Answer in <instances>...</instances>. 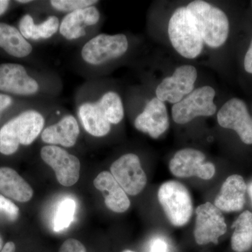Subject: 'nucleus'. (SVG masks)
<instances>
[{
    "label": "nucleus",
    "instance_id": "nucleus-1",
    "mask_svg": "<svg viewBox=\"0 0 252 252\" xmlns=\"http://www.w3.org/2000/svg\"><path fill=\"white\" fill-rule=\"evenodd\" d=\"M77 110L84 130L94 137L108 135L112 126L120 124L125 114L122 99L114 91L104 93L97 99L84 101Z\"/></svg>",
    "mask_w": 252,
    "mask_h": 252
},
{
    "label": "nucleus",
    "instance_id": "nucleus-2",
    "mask_svg": "<svg viewBox=\"0 0 252 252\" xmlns=\"http://www.w3.org/2000/svg\"><path fill=\"white\" fill-rule=\"evenodd\" d=\"M45 118L39 111L28 109L6 122L0 129V153L9 156L20 145L29 146L41 135Z\"/></svg>",
    "mask_w": 252,
    "mask_h": 252
},
{
    "label": "nucleus",
    "instance_id": "nucleus-3",
    "mask_svg": "<svg viewBox=\"0 0 252 252\" xmlns=\"http://www.w3.org/2000/svg\"><path fill=\"white\" fill-rule=\"evenodd\" d=\"M187 8L194 18L203 42L212 48L224 44L229 33V22L222 10L199 0L192 1Z\"/></svg>",
    "mask_w": 252,
    "mask_h": 252
},
{
    "label": "nucleus",
    "instance_id": "nucleus-4",
    "mask_svg": "<svg viewBox=\"0 0 252 252\" xmlns=\"http://www.w3.org/2000/svg\"><path fill=\"white\" fill-rule=\"evenodd\" d=\"M168 34L174 49L186 59H195L202 52L203 39L187 7L175 10L169 21Z\"/></svg>",
    "mask_w": 252,
    "mask_h": 252
},
{
    "label": "nucleus",
    "instance_id": "nucleus-5",
    "mask_svg": "<svg viewBox=\"0 0 252 252\" xmlns=\"http://www.w3.org/2000/svg\"><path fill=\"white\" fill-rule=\"evenodd\" d=\"M158 199L172 225H187L193 215V202L188 189L175 180L164 182L158 191Z\"/></svg>",
    "mask_w": 252,
    "mask_h": 252
},
{
    "label": "nucleus",
    "instance_id": "nucleus-6",
    "mask_svg": "<svg viewBox=\"0 0 252 252\" xmlns=\"http://www.w3.org/2000/svg\"><path fill=\"white\" fill-rule=\"evenodd\" d=\"M125 34H99L89 39L81 49V58L86 64L100 66L122 57L128 49Z\"/></svg>",
    "mask_w": 252,
    "mask_h": 252
},
{
    "label": "nucleus",
    "instance_id": "nucleus-7",
    "mask_svg": "<svg viewBox=\"0 0 252 252\" xmlns=\"http://www.w3.org/2000/svg\"><path fill=\"white\" fill-rule=\"evenodd\" d=\"M215 91L211 86H203L193 90L180 102L174 104L172 119L178 124H186L198 117H211L216 113L214 103Z\"/></svg>",
    "mask_w": 252,
    "mask_h": 252
},
{
    "label": "nucleus",
    "instance_id": "nucleus-8",
    "mask_svg": "<svg viewBox=\"0 0 252 252\" xmlns=\"http://www.w3.org/2000/svg\"><path fill=\"white\" fill-rule=\"evenodd\" d=\"M193 235L199 245L217 244L227 231L223 214L213 204L207 202L197 207Z\"/></svg>",
    "mask_w": 252,
    "mask_h": 252
},
{
    "label": "nucleus",
    "instance_id": "nucleus-9",
    "mask_svg": "<svg viewBox=\"0 0 252 252\" xmlns=\"http://www.w3.org/2000/svg\"><path fill=\"white\" fill-rule=\"evenodd\" d=\"M43 161L49 165L56 174L58 182L64 187L75 185L80 175V160L59 146L45 145L41 149Z\"/></svg>",
    "mask_w": 252,
    "mask_h": 252
},
{
    "label": "nucleus",
    "instance_id": "nucleus-10",
    "mask_svg": "<svg viewBox=\"0 0 252 252\" xmlns=\"http://www.w3.org/2000/svg\"><path fill=\"white\" fill-rule=\"evenodd\" d=\"M205 155L200 151L184 149L172 157L169 168L174 176L180 178L197 177L204 180H211L216 172L215 165L205 162Z\"/></svg>",
    "mask_w": 252,
    "mask_h": 252
},
{
    "label": "nucleus",
    "instance_id": "nucleus-11",
    "mask_svg": "<svg viewBox=\"0 0 252 252\" xmlns=\"http://www.w3.org/2000/svg\"><path fill=\"white\" fill-rule=\"evenodd\" d=\"M110 171L128 195H138L147 185V175L141 165L140 158L135 154L122 156L113 162Z\"/></svg>",
    "mask_w": 252,
    "mask_h": 252
},
{
    "label": "nucleus",
    "instance_id": "nucleus-12",
    "mask_svg": "<svg viewBox=\"0 0 252 252\" xmlns=\"http://www.w3.org/2000/svg\"><path fill=\"white\" fill-rule=\"evenodd\" d=\"M196 79L197 71L193 66H181L171 77L165 78L158 86L157 98L163 102L177 103L193 91Z\"/></svg>",
    "mask_w": 252,
    "mask_h": 252
},
{
    "label": "nucleus",
    "instance_id": "nucleus-13",
    "mask_svg": "<svg viewBox=\"0 0 252 252\" xmlns=\"http://www.w3.org/2000/svg\"><path fill=\"white\" fill-rule=\"evenodd\" d=\"M217 121L222 127L235 130L244 143L252 144V119L243 100L233 98L225 102L219 111Z\"/></svg>",
    "mask_w": 252,
    "mask_h": 252
},
{
    "label": "nucleus",
    "instance_id": "nucleus-14",
    "mask_svg": "<svg viewBox=\"0 0 252 252\" xmlns=\"http://www.w3.org/2000/svg\"><path fill=\"white\" fill-rule=\"evenodd\" d=\"M0 91L21 96H32L40 91L38 81L28 74L22 64H0Z\"/></svg>",
    "mask_w": 252,
    "mask_h": 252
},
{
    "label": "nucleus",
    "instance_id": "nucleus-15",
    "mask_svg": "<svg viewBox=\"0 0 252 252\" xmlns=\"http://www.w3.org/2000/svg\"><path fill=\"white\" fill-rule=\"evenodd\" d=\"M100 20V12L95 6H89L64 15L60 23L59 33L67 41H76L87 34Z\"/></svg>",
    "mask_w": 252,
    "mask_h": 252
},
{
    "label": "nucleus",
    "instance_id": "nucleus-16",
    "mask_svg": "<svg viewBox=\"0 0 252 252\" xmlns=\"http://www.w3.org/2000/svg\"><path fill=\"white\" fill-rule=\"evenodd\" d=\"M135 128L157 139L167 130L169 117L165 103L157 97L149 101L143 112L136 117Z\"/></svg>",
    "mask_w": 252,
    "mask_h": 252
},
{
    "label": "nucleus",
    "instance_id": "nucleus-17",
    "mask_svg": "<svg viewBox=\"0 0 252 252\" xmlns=\"http://www.w3.org/2000/svg\"><path fill=\"white\" fill-rule=\"evenodd\" d=\"M80 135V127L77 118L65 114L52 125L44 127L41 139L46 145L71 148L77 143Z\"/></svg>",
    "mask_w": 252,
    "mask_h": 252
},
{
    "label": "nucleus",
    "instance_id": "nucleus-18",
    "mask_svg": "<svg viewBox=\"0 0 252 252\" xmlns=\"http://www.w3.org/2000/svg\"><path fill=\"white\" fill-rule=\"evenodd\" d=\"M247 189L248 187L242 176H230L222 185L214 205L220 211H241L245 206Z\"/></svg>",
    "mask_w": 252,
    "mask_h": 252
},
{
    "label": "nucleus",
    "instance_id": "nucleus-19",
    "mask_svg": "<svg viewBox=\"0 0 252 252\" xmlns=\"http://www.w3.org/2000/svg\"><path fill=\"white\" fill-rule=\"evenodd\" d=\"M94 186L102 193L106 207L116 213H124L128 210L130 201L127 194L118 183L111 172H100L94 180Z\"/></svg>",
    "mask_w": 252,
    "mask_h": 252
},
{
    "label": "nucleus",
    "instance_id": "nucleus-20",
    "mask_svg": "<svg viewBox=\"0 0 252 252\" xmlns=\"http://www.w3.org/2000/svg\"><path fill=\"white\" fill-rule=\"evenodd\" d=\"M0 193L20 203H27L33 196V189L14 169L0 167Z\"/></svg>",
    "mask_w": 252,
    "mask_h": 252
},
{
    "label": "nucleus",
    "instance_id": "nucleus-21",
    "mask_svg": "<svg viewBox=\"0 0 252 252\" xmlns=\"http://www.w3.org/2000/svg\"><path fill=\"white\" fill-rule=\"evenodd\" d=\"M61 20L55 15L48 16L44 21L35 23L31 14H26L19 22V31L25 39L32 41L47 40L59 31Z\"/></svg>",
    "mask_w": 252,
    "mask_h": 252
},
{
    "label": "nucleus",
    "instance_id": "nucleus-22",
    "mask_svg": "<svg viewBox=\"0 0 252 252\" xmlns=\"http://www.w3.org/2000/svg\"><path fill=\"white\" fill-rule=\"evenodd\" d=\"M0 47L18 59L28 57L33 51L32 45L23 37L19 30L4 23H0Z\"/></svg>",
    "mask_w": 252,
    "mask_h": 252
},
{
    "label": "nucleus",
    "instance_id": "nucleus-23",
    "mask_svg": "<svg viewBox=\"0 0 252 252\" xmlns=\"http://www.w3.org/2000/svg\"><path fill=\"white\" fill-rule=\"evenodd\" d=\"M234 229L231 237L232 250L246 252L252 248V212H243L232 225Z\"/></svg>",
    "mask_w": 252,
    "mask_h": 252
},
{
    "label": "nucleus",
    "instance_id": "nucleus-24",
    "mask_svg": "<svg viewBox=\"0 0 252 252\" xmlns=\"http://www.w3.org/2000/svg\"><path fill=\"white\" fill-rule=\"evenodd\" d=\"M77 204L72 198H66L60 202L56 209L54 220L56 232L63 231L69 226L74 220Z\"/></svg>",
    "mask_w": 252,
    "mask_h": 252
},
{
    "label": "nucleus",
    "instance_id": "nucleus-25",
    "mask_svg": "<svg viewBox=\"0 0 252 252\" xmlns=\"http://www.w3.org/2000/svg\"><path fill=\"white\" fill-rule=\"evenodd\" d=\"M98 2L96 0H51L49 4L57 12L67 14L77 10L95 6Z\"/></svg>",
    "mask_w": 252,
    "mask_h": 252
},
{
    "label": "nucleus",
    "instance_id": "nucleus-26",
    "mask_svg": "<svg viewBox=\"0 0 252 252\" xmlns=\"http://www.w3.org/2000/svg\"><path fill=\"white\" fill-rule=\"evenodd\" d=\"M0 212L11 220H16L19 215V208L9 199L0 195Z\"/></svg>",
    "mask_w": 252,
    "mask_h": 252
},
{
    "label": "nucleus",
    "instance_id": "nucleus-27",
    "mask_svg": "<svg viewBox=\"0 0 252 252\" xmlns=\"http://www.w3.org/2000/svg\"><path fill=\"white\" fill-rule=\"evenodd\" d=\"M59 252H87L85 247L79 240L69 238L63 243Z\"/></svg>",
    "mask_w": 252,
    "mask_h": 252
},
{
    "label": "nucleus",
    "instance_id": "nucleus-28",
    "mask_svg": "<svg viewBox=\"0 0 252 252\" xmlns=\"http://www.w3.org/2000/svg\"><path fill=\"white\" fill-rule=\"evenodd\" d=\"M150 252H168V246L163 239L157 238L152 242Z\"/></svg>",
    "mask_w": 252,
    "mask_h": 252
},
{
    "label": "nucleus",
    "instance_id": "nucleus-29",
    "mask_svg": "<svg viewBox=\"0 0 252 252\" xmlns=\"http://www.w3.org/2000/svg\"><path fill=\"white\" fill-rule=\"evenodd\" d=\"M245 69L246 72L252 74V40L251 44L246 55H245V62H244Z\"/></svg>",
    "mask_w": 252,
    "mask_h": 252
},
{
    "label": "nucleus",
    "instance_id": "nucleus-30",
    "mask_svg": "<svg viewBox=\"0 0 252 252\" xmlns=\"http://www.w3.org/2000/svg\"><path fill=\"white\" fill-rule=\"evenodd\" d=\"M12 104V98L8 94H0V114Z\"/></svg>",
    "mask_w": 252,
    "mask_h": 252
},
{
    "label": "nucleus",
    "instance_id": "nucleus-31",
    "mask_svg": "<svg viewBox=\"0 0 252 252\" xmlns=\"http://www.w3.org/2000/svg\"><path fill=\"white\" fill-rule=\"evenodd\" d=\"M0 252H16V245L13 242L6 243Z\"/></svg>",
    "mask_w": 252,
    "mask_h": 252
},
{
    "label": "nucleus",
    "instance_id": "nucleus-32",
    "mask_svg": "<svg viewBox=\"0 0 252 252\" xmlns=\"http://www.w3.org/2000/svg\"><path fill=\"white\" fill-rule=\"evenodd\" d=\"M10 1L8 0H0V16L6 12L9 8Z\"/></svg>",
    "mask_w": 252,
    "mask_h": 252
},
{
    "label": "nucleus",
    "instance_id": "nucleus-33",
    "mask_svg": "<svg viewBox=\"0 0 252 252\" xmlns=\"http://www.w3.org/2000/svg\"><path fill=\"white\" fill-rule=\"evenodd\" d=\"M248 193L249 195H250V198H251L252 203V182L250 184L248 187Z\"/></svg>",
    "mask_w": 252,
    "mask_h": 252
},
{
    "label": "nucleus",
    "instance_id": "nucleus-34",
    "mask_svg": "<svg viewBox=\"0 0 252 252\" xmlns=\"http://www.w3.org/2000/svg\"><path fill=\"white\" fill-rule=\"evenodd\" d=\"M18 3H21V4H28L30 2H32V1H29V0H18V1H16Z\"/></svg>",
    "mask_w": 252,
    "mask_h": 252
},
{
    "label": "nucleus",
    "instance_id": "nucleus-35",
    "mask_svg": "<svg viewBox=\"0 0 252 252\" xmlns=\"http://www.w3.org/2000/svg\"><path fill=\"white\" fill-rule=\"evenodd\" d=\"M3 240L2 238H1V235H0V252L2 250L3 248Z\"/></svg>",
    "mask_w": 252,
    "mask_h": 252
},
{
    "label": "nucleus",
    "instance_id": "nucleus-36",
    "mask_svg": "<svg viewBox=\"0 0 252 252\" xmlns=\"http://www.w3.org/2000/svg\"><path fill=\"white\" fill-rule=\"evenodd\" d=\"M122 252H135L132 251V250H125V251H123Z\"/></svg>",
    "mask_w": 252,
    "mask_h": 252
}]
</instances>
